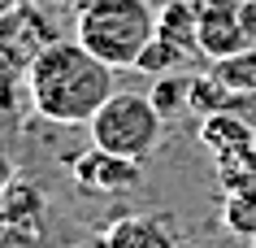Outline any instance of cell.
Returning <instances> with one entry per match:
<instances>
[{
	"instance_id": "6da1fadb",
	"label": "cell",
	"mask_w": 256,
	"mask_h": 248,
	"mask_svg": "<svg viewBox=\"0 0 256 248\" xmlns=\"http://www.w3.org/2000/svg\"><path fill=\"white\" fill-rule=\"evenodd\" d=\"M113 92V66L78 40H52L26 66L30 109L56 126H87Z\"/></svg>"
},
{
	"instance_id": "7a4b0ae2",
	"label": "cell",
	"mask_w": 256,
	"mask_h": 248,
	"mask_svg": "<svg viewBox=\"0 0 256 248\" xmlns=\"http://www.w3.org/2000/svg\"><path fill=\"white\" fill-rule=\"evenodd\" d=\"M152 35H156V9H148V0H87L78 9L74 40L87 44L113 70H135Z\"/></svg>"
},
{
	"instance_id": "3957f363",
	"label": "cell",
	"mask_w": 256,
	"mask_h": 248,
	"mask_svg": "<svg viewBox=\"0 0 256 248\" xmlns=\"http://www.w3.org/2000/svg\"><path fill=\"white\" fill-rule=\"evenodd\" d=\"M87 131H92L96 148L144 161V157L161 144L165 118L156 113V105H152L148 96H139V92H113V96L96 109V118L87 122Z\"/></svg>"
},
{
	"instance_id": "277c9868",
	"label": "cell",
	"mask_w": 256,
	"mask_h": 248,
	"mask_svg": "<svg viewBox=\"0 0 256 248\" xmlns=\"http://www.w3.org/2000/svg\"><path fill=\"white\" fill-rule=\"evenodd\" d=\"M52 40L56 35L48 31L44 14H35V9H26V5H14L9 14H0V61H4L9 70H22V74H26V66Z\"/></svg>"
},
{
	"instance_id": "5b68a950",
	"label": "cell",
	"mask_w": 256,
	"mask_h": 248,
	"mask_svg": "<svg viewBox=\"0 0 256 248\" xmlns=\"http://www.w3.org/2000/svg\"><path fill=\"white\" fill-rule=\"evenodd\" d=\"M70 174H74V183H78L82 192L113 196V192L135 187V183L144 179V165H139L135 157H118V152H104V148L92 144V152H82V157L70 161Z\"/></svg>"
},
{
	"instance_id": "8992f818",
	"label": "cell",
	"mask_w": 256,
	"mask_h": 248,
	"mask_svg": "<svg viewBox=\"0 0 256 248\" xmlns=\"http://www.w3.org/2000/svg\"><path fill=\"white\" fill-rule=\"evenodd\" d=\"M100 248H178L174 231L161 218H144V213H126L113 218L100 235Z\"/></svg>"
},
{
	"instance_id": "52a82bcc",
	"label": "cell",
	"mask_w": 256,
	"mask_h": 248,
	"mask_svg": "<svg viewBox=\"0 0 256 248\" xmlns=\"http://www.w3.org/2000/svg\"><path fill=\"white\" fill-rule=\"evenodd\" d=\"M200 144L213 157H226V152H239V148H256V126L234 118L230 109L208 113V118H200Z\"/></svg>"
},
{
	"instance_id": "ba28073f",
	"label": "cell",
	"mask_w": 256,
	"mask_h": 248,
	"mask_svg": "<svg viewBox=\"0 0 256 248\" xmlns=\"http://www.w3.org/2000/svg\"><path fill=\"white\" fill-rule=\"evenodd\" d=\"M156 35L178 44L187 57H200V5H191V0H165L156 9Z\"/></svg>"
},
{
	"instance_id": "9c48e42d",
	"label": "cell",
	"mask_w": 256,
	"mask_h": 248,
	"mask_svg": "<svg viewBox=\"0 0 256 248\" xmlns=\"http://www.w3.org/2000/svg\"><path fill=\"white\" fill-rule=\"evenodd\" d=\"M40 213H44V192L30 183H9L0 196V222L4 231H40Z\"/></svg>"
},
{
	"instance_id": "30bf717a",
	"label": "cell",
	"mask_w": 256,
	"mask_h": 248,
	"mask_svg": "<svg viewBox=\"0 0 256 248\" xmlns=\"http://www.w3.org/2000/svg\"><path fill=\"white\" fill-rule=\"evenodd\" d=\"M230 100H234V92H230L226 83L217 79L213 70H208V74H191V96H187V109L196 113V118H208V113L230 109Z\"/></svg>"
},
{
	"instance_id": "8fae6325",
	"label": "cell",
	"mask_w": 256,
	"mask_h": 248,
	"mask_svg": "<svg viewBox=\"0 0 256 248\" xmlns=\"http://www.w3.org/2000/svg\"><path fill=\"white\" fill-rule=\"evenodd\" d=\"M213 74L226 83L234 96H256V48H243L234 57L213 61Z\"/></svg>"
},
{
	"instance_id": "7c38bea8",
	"label": "cell",
	"mask_w": 256,
	"mask_h": 248,
	"mask_svg": "<svg viewBox=\"0 0 256 248\" xmlns=\"http://www.w3.org/2000/svg\"><path fill=\"white\" fill-rule=\"evenodd\" d=\"M187 96H191V79L187 74H156V83H152V92H148V100L156 105V113L161 118H174L178 109H187Z\"/></svg>"
},
{
	"instance_id": "4fadbf2b",
	"label": "cell",
	"mask_w": 256,
	"mask_h": 248,
	"mask_svg": "<svg viewBox=\"0 0 256 248\" xmlns=\"http://www.w3.org/2000/svg\"><path fill=\"white\" fill-rule=\"evenodd\" d=\"M182 61H191V57L182 53L178 44H170L165 35H152V44L139 53L135 70H144V74H152V79H156V74H170V70H178Z\"/></svg>"
},
{
	"instance_id": "5bb4252c",
	"label": "cell",
	"mask_w": 256,
	"mask_h": 248,
	"mask_svg": "<svg viewBox=\"0 0 256 248\" xmlns=\"http://www.w3.org/2000/svg\"><path fill=\"white\" fill-rule=\"evenodd\" d=\"M9 183H14V161L0 152V196H4V187H9Z\"/></svg>"
},
{
	"instance_id": "9a60e30c",
	"label": "cell",
	"mask_w": 256,
	"mask_h": 248,
	"mask_svg": "<svg viewBox=\"0 0 256 248\" xmlns=\"http://www.w3.org/2000/svg\"><path fill=\"white\" fill-rule=\"evenodd\" d=\"M14 5H22V0H0V14H9Z\"/></svg>"
},
{
	"instance_id": "2e32d148",
	"label": "cell",
	"mask_w": 256,
	"mask_h": 248,
	"mask_svg": "<svg viewBox=\"0 0 256 248\" xmlns=\"http://www.w3.org/2000/svg\"><path fill=\"white\" fill-rule=\"evenodd\" d=\"M0 231H4V222H0Z\"/></svg>"
}]
</instances>
